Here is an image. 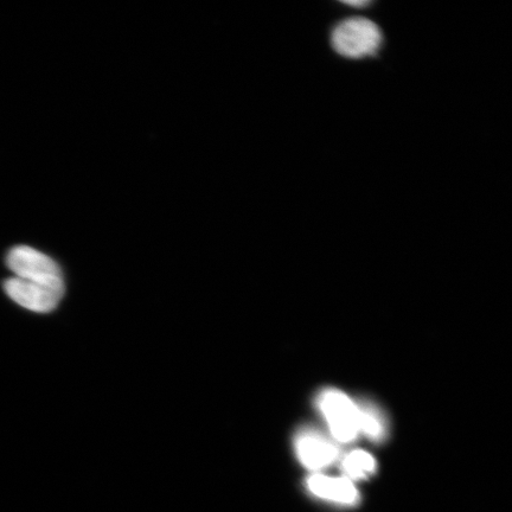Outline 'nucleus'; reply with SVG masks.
Wrapping results in <instances>:
<instances>
[{
  "label": "nucleus",
  "mask_w": 512,
  "mask_h": 512,
  "mask_svg": "<svg viewBox=\"0 0 512 512\" xmlns=\"http://www.w3.org/2000/svg\"><path fill=\"white\" fill-rule=\"evenodd\" d=\"M357 406L360 413V433L375 441L386 438L387 424L380 408L370 402L357 403Z\"/></svg>",
  "instance_id": "nucleus-7"
},
{
  "label": "nucleus",
  "mask_w": 512,
  "mask_h": 512,
  "mask_svg": "<svg viewBox=\"0 0 512 512\" xmlns=\"http://www.w3.org/2000/svg\"><path fill=\"white\" fill-rule=\"evenodd\" d=\"M4 291L16 304L37 313L54 311L64 296V293L53 288L16 277L5 281Z\"/></svg>",
  "instance_id": "nucleus-4"
},
{
  "label": "nucleus",
  "mask_w": 512,
  "mask_h": 512,
  "mask_svg": "<svg viewBox=\"0 0 512 512\" xmlns=\"http://www.w3.org/2000/svg\"><path fill=\"white\" fill-rule=\"evenodd\" d=\"M6 265L16 278L66 292L61 268L50 256L28 246L12 248Z\"/></svg>",
  "instance_id": "nucleus-1"
},
{
  "label": "nucleus",
  "mask_w": 512,
  "mask_h": 512,
  "mask_svg": "<svg viewBox=\"0 0 512 512\" xmlns=\"http://www.w3.org/2000/svg\"><path fill=\"white\" fill-rule=\"evenodd\" d=\"M375 459L371 454L364 451H352L347 457L343 459L342 470L345 478L351 479H364L375 471Z\"/></svg>",
  "instance_id": "nucleus-8"
},
{
  "label": "nucleus",
  "mask_w": 512,
  "mask_h": 512,
  "mask_svg": "<svg viewBox=\"0 0 512 512\" xmlns=\"http://www.w3.org/2000/svg\"><path fill=\"white\" fill-rule=\"evenodd\" d=\"M307 488L313 495L325 501L349 505L358 501L355 485L348 478L313 475L307 479Z\"/></svg>",
  "instance_id": "nucleus-6"
},
{
  "label": "nucleus",
  "mask_w": 512,
  "mask_h": 512,
  "mask_svg": "<svg viewBox=\"0 0 512 512\" xmlns=\"http://www.w3.org/2000/svg\"><path fill=\"white\" fill-rule=\"evenodd\" d=\"M318 408L328 422L332 437L348 444L360 434V413L357 403L337 389H328L318 396Z\"/></svg>",
  "instance_id": "nucleus-3"
},
{
  "label": "nucleus",
  "mask_w": 512,
  "mask_h": 512,
  "mask_svg": "<svg viewBox=\"0 0 512 512\" xmlns=\"http://www.w3.org/2000/svg\"><path fill=\"white\" fill-rule=\"evenodd\" d=\"M344 4L350 6H358V8H364V6H368L369 2H344Z\"/></svg>",
  "instance_id": "nucleus-9"
},
{
  "label": "nucleus",
  "mask_w": 512,
  "mask_h": 512,
  "mask_svg": "<svg viewBox=\"0 0 512 512\" xmlns=\"http://www.w3.org/2000/svg\"><path fill=\"white\" fill-rule=\"evenodd\" d=\"M331 42L339 55L362 59L379 51L382 34L380 28L367 18H349L337 25L332 32Z\"/></svg>",
  "instance_id": "nucleus-2"
},
{
  "label": "nucleus",
  "mask_w": 512,
  "mask_h": 512,
  "mask_svg": "<svg viewBox=\"0 0 512 512\" xmlns=\"http://www.w3.org/2000/svg\"><path fill=\"white\" fill-rule=\"evenodd\" d=\"M297 456L302 464L312 471L325 469L339 457V448L332 438L305 428L296 438Z\"/></svg>",
  "instance_id": "nucleus-5"
}]
</instances>
